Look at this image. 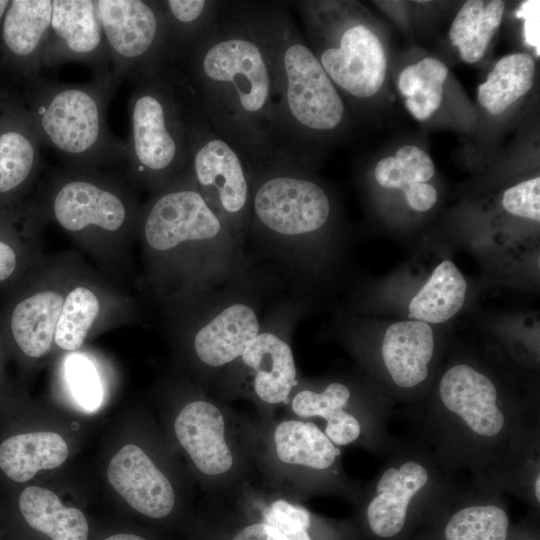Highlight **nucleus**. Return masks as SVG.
<instances>
[{
  "label": "nucleus",
  "instance_id": "obj_1",
  "mask_svg": "<svg viewBox=\"0 0 540 540\" xmlns=\"http://www.w3.org/2000/svg\"><path fill=\"white\" fill-rule=\"evenodd\" d=\"M139 288L159 308L250 282L252 262L186 168L142 205Z\"/></svg>",
  "mask_w": 540,
  "mask_h": 540
},
{
  "label": "nucleus",
  "instance_id": "obj_2",
  "mask_svg": "<svg viewBox=\"0 0 540 540\" xmlns=\"http://www.w3.org/2000/svg\"><path fill=\"white\" fill-rule=\"evenodd\" d=\"M169 68L211 128L249 161L275 156L271 65L240 1H222L215 27Z\"/></svg>",
  "mask_w": 540,
  "mask_h": 540
},
{
  "label": "nucleus",
  "instance_id": "obj_3",
  "mask_svg": "<svg viewBox=\"0 0 540 540\" xmlns=\"http://www.w3.org/2000/svg\"><path fill=\"white\" fill-rule=\"evenodd\" d=\"M286 1H240L270 61L275 90V156L308 169L324 139L337 134L346 107L293 20Z\"/></svg>",
  "mask_w": 540,
  "mask_h": 540
},
{
  "label": "nucleus",
  "instance_id": "obj_4",
  "mask_svg": "<svg viewBox=\"0 0 540 540\" xmlns=\"http://www.w3.org/2000/svg\"><path fill=\"white\" fill-rule=\"evenodd\" d=\"M36 203L96 269L128 288L142 204L126 180L101 170L60 169L43 181Z\"/></svg>",
  "mask_w": 540,
  "mask_h": 540
},
{
  "label": "nucleus",
  "instance_id": "obj_5",
  "mask_svg": "<svg viewBox=\"0 0 540 540\" xmlns=\"http://www.w3.org/2000/svg\"><path fill=\"white\" fill-rule=\"evenodd\" d=\"M251 215L247 239L293 280L305 270L308 242L329 223L332 204L308 169L280 156L249 161Z\"/></svg>",
  "mask_w": 540,
  "mask_h": 540
},
{
  "label": "nucleus",
  "instance_id": "obj_6",
  "mask_svg": "<svg viewBox=\"0 0 540 540\" xmlns=\"http://www.w3.org/2000/svg\"><path fill=\"white\" fill-rule=\"evenodd\" d=\"M130 81L126 181L154 194L187 167L196 105L167 66Z\"/></svg>",
  "mask_w": 540,
  "mask_h": 540
},
{
  "label": "nucleus",
  "instance_id": "obj_7",
  "mask_svg": "<svg viewBox=\"0 0 540 540\" xmlns=\"http://www.w3.org/2000/svg\"><path fill=\"white\" fill-rule=\"evenodd\" d=\"M118 82L112 74L81 84L32 80L29 114L41 144L56 150L66 168L100 170L126 159V144L106 120Z\"/></svg>",
  "mask_w": 540,
  "mask_h": 540
},
{
  "label": "nucleus",
  "instance_id": "obj_8",
  "mask_svg": "<svg viewBox=\"0 0 540 540\" xmlns=\"http://www.w3.org/2000/svg\"><path fill=\"white\" fill-rule=\"evenodd\" d=\"M315 56L342 92L355 101L381 89L387 71L382 42L360 7L350 2L295 1Z\"/></svg>",
  "mask_w": 540,
  "mask_h": 540
},
{
  "label": "nucleus",
  "instance_id": "obj_9",
  "mask_svg": "<svg viewBox=\"0 0 540 540\" xmlns=\"http://www.w3.org/2000/svg\"><path fill=\"white\" fill-rule=\"evenodd\" d=\"M255 282L227 286L159 308L163 326L184 336L196 358L211 368L238 360L262 329Z\"/></svg>",
  "mask_w": 540,
  "mask_h": 540
},
{
  "label": "nucleus",
  "instance_id": "obj_10",
  "mask_svg": "<svg viewBox=\"0 0 540 540\" xmlns=\"http://www.w3.org/2000/svg\"><path fill=\"white\" fill-rule=\"evenodd\" d=\"M186 168L212 211L245 246L251 215L248 159L211 128L197 106Z\"/></svg>",
  "mask_w": 540,
  "mask_h": 540
},
{
  "label": "nucleus",
  "instance_id": "obj_11",
  "mask_svg": "<svg viewBox=\"0 0 540 540\" xmlns=\"http://www.w3.org/2000/svg\"><path fill=\"white\" fill-rule=\"evenodd\" d=\"M86 260L75 250L45 254L28 272L26 289L11 308L8 327L19 351L39 359L54 347L67 290Z\"/></svg>",
  "mask_w": 540,
  "mask_h": 540
},
{
  "label": "nucleus",
  "instance_id": "obj_12",
  "mask_svg": "<svg viewBox=\"0 0 540 540\" xmlns=\"http://www.w3.org/2000/svg\"><path fill=\"white\" fill-rule=\"evenodd\" d=\"M111 72L121 82L164 66L166 23L158 1L95 0Z\"/></svg>",
  "mask_w": 540,
  "mask_h": 540
},
{
  "label": "nucleus",
  "instance_id": "obj_13",
  "mask_svg": "<svg viewBox=\"0 0 540 540\" xmlns=\"http://www.w3.org/2000/svg\"><path fill=\"white\" fill-rule=\"evenodd\" d=\"M137 317L136 301L128 288L86 262L67 290L54 347L77 352L92 335L132 323Z\"/></svg>",
  "mask_w": 540,
  "mask_h": 540
},
{
  "label": "nucleus",
  "instance_id": "obj_14",
  "mask_svg": "<svg viewBox=\"0 0 540 540\" xmlns=\"http://www.w3.org/2000/svg\"><path fill=\"white\" fill-rule=\"evenodd\" d=\"M67 62L85 64L92 70L93 77L112 74L95 0H53L43 67Z\"/></svg>",
  "mask_w": 540,
  "mask_h": 540
},
{
  "label": "nucleus",
  "instance_id": "obj_15",
  "mask_svg": "<svg viewBox=\"0 0 540 540\" xmlns=\"http://www.w3.org/2000/svg\"><path fill=\"white\" fill-rule=\"evenodd\" d=\"M296 307L286 306L263 320L262 329L239 358L252 374V386L268 404L284 402L297 385L292 348L283 334L293 324Z\"/></svg>",
  "mask_w": 540,
  "mask_h": 540
},
{
  "label": "nucleus",
  "instance_id": "obj_16",
  "mask_svg": "<svg viewBox=\"0 0 540 540\" xmlns=\"http://www.w3.org/2000/svg\"><path fill=\"white\" fill-rule=\"evenodd\" d=\"M107 478L119 495L141 514L161 519L172 512L175 495L171 483L138 446L127 444L114 455Z\"/></svg>",
  "mask_w": 540,
  "mask_h": 540
},
{
  "label": "nucleus",
  "instance_id": "obj_17",
  "mask_svg": "<svg viewBox=\"0 0 540 540\" xmlns=\"http://www.w3.org/2000/svg\"><path fill=\"white\" fill-rule=\"evenodd\" d=\"M439 393L445 407L459 415L477 434L497 435L504 416L497 406V391L484 374L466 364L451 367L443 375Z\"/></svg>",
  "mask_w": 540,
  "mask_h": 540
},
{
  "label": "nucleus",
  "instance_id": "obj_18",
  "mask_svg": "<svg viewBox=\"0 0 540 540\" xmlns=\"http://www.w3.org/2000/svg\"><path fill=\"white\" fill-rule=\"evenodd\" d=\"M174 430L179 443L202 473L219 475L232 467L224 418L216 405L205 400L189 402L176 417Z\"/></svg>",
  "mask_w": 540,
  "mask_h": 540
},
{
  "label": "nucleus",
  "instance_id": "obj_19",
  "mask_svg": "<svg viewBox=\"0 0 540 540\" xmlns=\"http://www.w3.org/2000/svg\"><path fill=\"white\" fill-rule=\"evenodd\" d=\"M53 0H13L2 20L1 37L10 57L32 80L43 67Z\"/></svg>",
  "mask_w": 540,
  "mask_h": 540
},
{
  "label": "nucleus",
  "instance_id": "obj_20",
  "mask_svg": "<svg viewBox=\"0 0 540 540\" xmlns=\"http://www.w3.org/2000/svg\"><path fill=\"white\" fill-rule=\"evenodd\" d=\"M382 357L395 384L411 388L428 375V363L434 352V335L430 324L405 320L391 324L383 338Z\"/></svg>",
  "mask_w": 540,
  "mask_h": 540
},
{
  "label": "nucleus",
  "instance_id": "obj_21",
  "mask_svg": "<svg viewBox=\"0 0 540 540\" xmlns=\"http://www.w3.org/2000/svg\"><path fill=\"white\" fill-rule=\"evenodd\" d=\"M428 480L426 469L416 462H406L400 468H389L381 476L377 495L367 508L372 531L384 538L397 535L403 528L411 498Z\"/></svg>",
  "mask_w": 540,
  "mask_h": 540
},
{
  "label": "nucleus",
  "instance_id": "obj_22",
  "mask_svg": "<svg viewBox=\"0 0 540 540\" xmlns=\"http://www.w3.org/2000/svg\"><path fill=\"white\" fill-rule=\"evenodd\" d=\"M434 172V163L424 150L414 145H404L394 156L376 163L374 178L384 188L402 190L413 210L425 212L438 199L437 190L428 183Z\"/></svg>",
  "mask_w": 540,
  "mask_h": 540
},
{
  "label": "nucleus",
  "instance_id": "obj_23",
  "mask_svg": "<svg viewBox=\"0 0 540 540\" xmlns=\"http://www.w3.org/2000/svg\"><path fill=\"white\" fill-rule=\"evenodd\" d=\"M166 23L164 66H175L215 27L222 1H158Z\"/></svg>",
  "mask_w": 540,
  "mask_h": 540
},
{
  "label": "nucleus",
  "instance_id": "obj_24",
  "mask_svg": "<svg viewBox=\"0 0 540 540\" xmlns=\"http://www.w3.org/2000/svg\"><path fill=\"white\" fill-rule=\"evenodd\" d=\"M40 144L29 112H18L8 127L0 128V194L18 190L35 177Z\"/></svg>",
  "mask_w": 540,
  "mask_h": 540
},
{
  "label": "nucleus",
  "instance_id": "obj_25",
  "mask_svg": "<svg viewBox=\"0 0 540 540\" xmlns=\"http://www.w3.org/2000/svg\"><path fill=\"white\" fill-rule=\"evenodd\" d=\"M67 456V443L55 432L20 433L0 444L1 470L20 483L32 479L42 469L60 466Z\"/></svg>",
  "mask_w": 540,
  "mask_h": 540
},
{
  "label": "nucleus",
  "instance_id": "obj_26",
  "mask_svg": "<svg viewBox=\"0 0 540 540\" xmlns=\"http://www.w3.org/2000/svg\"><path fill=\"white\" fill-rule=\"evenodd\" d=\"M20 512L28 525L52 540H87L88 523L77 508L65 507L49 489L25 488L19 496Z\"/></svg>",
  "mask_w": 540,
  "mask_h": 540
},
{
  "label": "nucleus",
  "instance_id": "obj_27",
  "mask_svg": "<svg viewBox=\"0 0 540 540\" xmlns=\"http://www.w3.org/2000/svg\"><path fill=\"white\" fill-rule=\"evenodd\" d=\"M501 0L466 1L454 17L448 37L458 49L460 59L468 64L480 61L498 30L504 15Z\"/></svg>",
  "mask_w": 540,
  "mask_h": 540
},
{
  "label": "nucleus",
  "instance_id": "obj_28",
  "mask_svg": "<svg viewBox=\"0 0 540 540\" xmlns=\"http://www.w3.org/2000/svg\"><path fill=\"white\" fill-rule=\"evenodd\" d=\"M467 284L464 276L450 260H444L409 303L410 320L428 324L443 323L463 307Z\"/></svg>",
  "mask_w": 540,
  "mask_h": 540
},
{
  "label": "nucleus",
  "instance_id": "obj_29",
  "mask_svg": "<svg viewBox=\"0 0 540 540\" xmlns=\"http://www.w3.org/2000/svg\"><path fill=\"white\" fill-rule=\"evenodd\" d=\"M535 60L527 53L502 57L478 86L479 104L491 115H500L527 94L535 78Z\"/></svg>",
  "mask_w": 540,
  "mask_h": 540
},
{
  "label": "nucleus",
  "instance_id": "obj_30",
  "mask_svg": "<svg viewBox=\"0 0 540 540\" xmlns=\"http://www.w3.org/2000/svg\"><path fill=\"white\" fill-rule=\"evenodd\" d=\"M277 457L284 463L327 469L339 450L314 423L298 420L281 422L275 429Z\"/></svg>",
  "mask_w": 540,
  "mask_h": 540
},
{
  "label": "nucleus",
  "instance_id": "obj_31",
  "mask_svg": "<svg viewBox=\"0 0 540 540\" xmlns=\"http://www.w3.org/2000/svg\"><path fill=\"white\" fill-rule=\"evenodd\" d=\"M447 76V66L433 57L423 58L402 70L398 88L405 97L407 110L415 119L426 120L439 109Z\"/></svg>",
  "mask_w": 540,
  "mask_h": 540
},
{
  "label": "nucleus",
  "instance_id": "obj_32",
  "mask_svg": "<svg viewBox=\"0 0 540 540\" xmlns=\"http://www.w3.org/2000/svg\"><path fill=\"white\" fill-rule=\"evenodd\" d=\"M509 520L495 505L471 506L456 512L445 528L446 540H505Z\"/></svg>",
  "mask_w": 540,
  "mask_h": 540
},
{
  "label": "nucleus",
  "instance_id": "obj_33",
  "mask_svg": "<svg viewBox=\"0 0 540 540\" xmlns=\"http://www.w3.org/2000/svg\"><path fill=\"white\" fill-rule=\"evenodd\" d=\"M65 377L71 394L80 406L87 410L97 409L103 398L100 376L92 361L77 352H71L65 360Z\"/></svg>",
  "mask_w": 540,
  "mask_h": 540
},
{
  "label": "nucleus",
  "instance_id": "obj_34",
  "mask_svg": "<svg viewBox=\"0 0 540 540\" xmlns=\"http://www.w3.org/2000/svg\"><path fill=\"white\" fill-rule=\"evenodd\" d=\"M261 521L283 540H312L310 513L286 500H276L265 508Z\"/></svg>",
  "mask_w": 540,
  "mask_h": 540
},
{
  "label": "nucleus",
  "instance_id": "obj_35",
  "mask_svg": "<svg viewBox=\"0 0 540 540\" xmlns=\"http://www.w3.org/2000/svg\"><path fill=\"white\" fill-rule=\"evenodd\" d=\"M350 396V390L346 385L333 382L322 392L308 389L298 392L292 399L291 407L299 416H319L326 420L334 411L343 409Z\"/></svg>",
  "mask_w": 540,
  "mask_h": 540
},
{
  "label": "nucleus",
  "instance_id": "obj_36",
  "mask_svg": "<svg viewBox=\"0 0 540 540\" xmlns=\"http://www.w3.org/2000/svg\"><path fill=\"white\" fill-rule=\"evenodd\" d=\"M502 205L512 215L539 222L540 178L537 176L506 189Z\"/></svg>",
  "mask_w": 540,
  "mask_h": 540
},
{
  "label": "nucleus",
  "instance_id": "obj_37",
  "mask_svg": "<svg viewBox=\"0 0 540 540\" xmlns=\"http://www.w3.org/2000/svg\"><path fill=\"white\" fill-rule=\"evenodd\" d=\"M4 237H0V284L12 279L23 262L33 267L23 260V255L34 261H39L45 255L40 247L16 245Z\"/></svg>",
  "mask_w": 540,
  "mask_h": 540
},
{
  "label": "nucleus",
  "instance_id": "obj_38",
  "mask_svg": "<svg viewBox=\"0 0 540 540\" xmlns=\"http://www.w3.org/2000/svg\"><path fill=\"white\" fill-rule=\"evenodd\" d=\"M326 420L325 434L332 443L347 445L355 441L360 435L359 421L343 409L334 411Z\"/></svg>",
  "mask_w": 540,
  "mask_h": 540
},
{
  "label": "nucleus",
  "instance_id": "obj_39",
  "mask_svg": "<svg viewBox=\"0 0 540 540\" xmlns=\"http://www.w3.org/2000/svg\"><path fill=\"white\" fill-rule=\"evenodd\" d=\"M539 7L538 0H528L524 1L516 11V16L524 19L525 41L527 45L534 48L537 57L540 56Z\"/></svg>",
  "mask_w": 540,
  "mask_h": 540
},
{
  "label": "nucleus",
  "instance_id": "obj_40",
  "mask_svg": "<svg viewBox=\"0 0 540 540\" xmlns=\"http://www.w3.org/2000/svg\"><path fill=\"white\" fill-rule=\"evenodd\" d=\"M228 540H283L262 521L239 528Z\"/></svg>",
  "mask_w": 540,
  "mask_h": 540
},
{
  "label": "nucleus",
  "instance_id": "obj_41",
  "mask_svg": "<svg viewBox=\"0 0 540 540\" xmlns=\"http://www.w3.org/2000/svg\"><path fill=\"white\" fill-rule=\"evenodd\" d=\"M104 540H146V539L135 534H116Z\"/></svg>",
  "mask_w": 540,
  "mask_h": 540
},
{
  "label": "nucleus",
  "instance_id": "obj_42",
  "mask_svg": "<svg viewBox=\"0 0 540 540\" xmlns=\"http://www.w3.org/2000/svg\"><path fill=\"white\" fill-rule=\"evenodd\" d=\"M10 1L0 0V21L3 20Z\"/></svg>",
  "mask_w": 540,
  "mask_h": 540
},
{
  "label": "nucleus",
  "instance_id": "obj_43",
  "mask_svg": "<svg viewBox=\"0 0 540 540\" xmlns=\"http://www.w3.org/2000/svg\"><path fill=\"white\" fill-rule=\"evenodd\" d=\"M535 495H536L537 500L539 501L540 500V477L539 476H537L536 481H535Z\"/></svg>",
  "mask_w": 540,
  "mask_h": 540
}]
</instances>
